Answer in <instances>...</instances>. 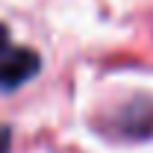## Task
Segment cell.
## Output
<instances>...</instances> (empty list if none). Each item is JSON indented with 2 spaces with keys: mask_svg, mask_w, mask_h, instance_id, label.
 I'll return each mask as SVG.
<instances>
[{
  "mask_svg": "<svg viewBox=\"0 0 153 153\" xmlns=\"http://www.w3.org/2000/svg\"><path fill=\"white\" fill-rule=\"evenodd\" d=\"M6 144H9V130L0 127V153H6Z\"/></svg>",
  "mask_w": 153,
  "mask_h": 153,
  "instance_id": "3957f363",
  "label": "cell"
},
{
  "mask_svg": "<svg viewBox=\"0 0 153 153\" xmlns=\"http://www.w3.org/2000/svg\"><path fill=\"white\" fill-rule=\"evenodd\" d=\"M112 124V133L118 138H147L153 133V103L147 97H138L133 103L121 106L118 112L109 118Z\"/></svg>",
  "mask_w": 153,
  "mask_h": 153,
  "instance_id": "7a4b0ae2",
  "label": "cell"
},
{
  "mask_svg": "<svg viewBox=\"0 0 153 153\" xmlns=\"http://www.w3.org/2000/svg\"><path fill=\"white\" fill-rule=\"evenodd\" d=\"M41 68V59L36 50L21 47L9 38V30L0 24V88L12 91L24 82H30Z\"/></svg>",
  "mask_w": 153,
  "mask_h": 153,
  "instance_id": "6da1fadb",
  "label": "cell"
}]
</instances>
